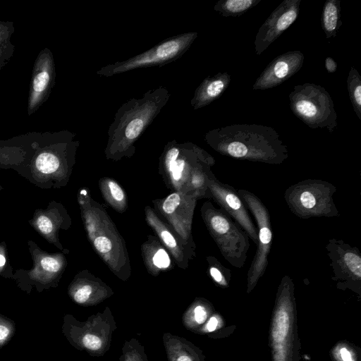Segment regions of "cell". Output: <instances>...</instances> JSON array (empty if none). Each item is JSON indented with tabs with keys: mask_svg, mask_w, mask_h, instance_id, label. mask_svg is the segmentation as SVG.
Returning a JSON list of instances; mask_svg holds the SVG:
<instances>
[{
	"mask_svg": "<svg viewBox=\"0 0 361 361\" xmlns=\"http://www.w3.org/2000/svg\"><path fill=\"white\" fill-rule=\"evenodd\" d=\"M206 142L216 152L239 160L281 164L288 158L287 146L276 130L259 124H233L208 131Z\"/></svg>",
	"mask_w": 361,
	"mask_h": 361,
	"instance_id": "1",
	"label": "cell"
},
{
	"mask_svg": "<svg viewBox=\"0 0 361 361\" xmlns=\"http://www.w3.org/2000/svg\"><path fill=\"white\" fill-rule=\"evenodd\" d=\"M170 96L166 87L159 86L147 90L140 98H132L123 103L108 130L106 158L118 161L131 157L135 152V143L161 112Z\"/></svg>",
	"mask_w": 361,
	"mask_h": 361,
	"instance_id": "2",
	"label": "cell"
},
{
	"mask_svg": "<svg viewBox=\"0 0 361 361\" xmlns=\"http://www.w3.org/2000/svg\"><path fill=\"white\" fill-rule=\"evenodd\" d=\"M215 159L202 148L190 142L171 140L159 157V171L166 185L176 192L209 199L207 173Z\"/></svg>",
	"mask_w": 361,
	"mask_h": 361,
	"instance_id": "3",
	"label": "cell"
},
{
	"mask_svg": "<svg viewBox=\"0 0 361 361\" xmlns=\"http://www.w3.org/2000/svg\"><path fill=\"white\" fill-rule=\"evenodd\" d=\"M78 200L85 229L94 250L114 275L127 281L131 275L129 255L115 224L86 188H81Z\"/></svg>",
	"mask_w": 361,
	"mask_h": 361,
	"instance_id": "4",
	"label": "cell"
},
{
	"mask_svg": "<svg viewBox=\"0 0 361 361\" xmlns=\"http://www.w3.org/2000/svg\"><path fill=\"white\" fill-rule=\"evenodd\" d=\"M200 212L224 258L235 268H242L250 245L246 232L226 212L215 207L210 201L203 203Z\"/></svg>",
	"mask_w": 361,
	"mask_h": 361,
	"instance_id": "5",
	"label": "cell"
},
{
	"mask_svg": "<svg viewBox=\"0 0 361 361\" xmlns=\"http://www.w3.org/2000/svg\"><path fill=\"white\" fill-rule=\"evenodd\" d=\"M295 301L294 283L288 275L281 279L273 310L269 331L272 361H293Z\"/></svg>",
	"mask_w": 361,
	"mask_h": 361,
	"instance_id": "6",
	"label": "cell"
},
{
	"mask_svg": "<svg viewBox=\"0 0 361 361\" xmlns=\"http://www.w3.org/2000/svg\"><path fill=\"white\" fill-rule=\"evenodd\" d=\"M336 187L320 179H306L289 186L284 199L290 212L297 217H339L334 200Z\"/></svg>",
	"mask_w": 361,
	"mask_h": 361,
	"instance_id": "7",
	"label": "cell"
},
{
	"mask_svg": "<svg viewBox=\"0 0 361 361\" xmlns=\"http://www.w3.org/2000/svg\"><path fill=\"white\" fill-rule=\"evenodd\" d=\"M116 328L109 307L102 312L91 315L85 322L66 315L63 325L64 334L71 344L94 357L103 356L110 349L112 334Z\"/></svg>",
	"mask_w": 361,
	"mask_h": 361,
	"instance_id": "8",
	"label": "cell"
},
{
	"mask_svg": "<svg viewBox=\"0 0 361 361\" xmlns=\"http://www.w3.org/2000/svg\"><path fill=\"white\" fill-rule=\"evenodd\" d=\"M293 114L309 128H326L332 133L337 126L334 102L322 86L306 82L294 86L288 95Z\"/></svg>",
	"mask_w": 361,
	"mask_h": 361,
	"instance_id": "9",
	"label": "cell"
},
{
	"mask_svg": "<svg viewBox=\"0 0 361 361\" xmlns=\"http://www.w3.org/2000/svg\"><path fill=\"white\" fill-rule=\"evenodd\" d=\"M197 37V32H190L169 37L138 55L101 68L97 74L110 77L137 68L165 65L180 58Z\"/></svg>",
	"mask_w": 361,
	"mask_h": 361,
	"instance_id": "10",
	"label": "cell"
},
{
	"mask_svg": "<svg viewBox=\"0 0 361 361\" xmlns=\"http://www.w3.org/2000/svg\"><path fill=\"white\" fill-rule=\"evenodd\" d=\"M237 192L253 215L257 230V250L247 276V293H250L265 274L269 263L273 237L271 216L267 207L255 194L245 189H238Z\"/></svg>",
	"mask_w": 361,
	"mask_h": 361,
	"instance_id": "11",
	"label": "cell"
},
{
	"mask_svg": "<svg viewBox=\"0 0 361 361\" xmlns=\"http://www.w3.org/2000/svg\"><path fill=\"white\" fill-rule=\"evenodd\" d=\"M330 259L332 279L341 288H350L357 293L361 286V255L356 246L343 240L331 238L325 246Z\"/></svg>",
	"mask_w": 361,
	"mask_h": 361,
	"instance_id": "12",
	"label": "cell"
},
{
	"mask_svg": "<svg viewBox=\"0 0 361 361\" xmlns=\"http://www.w3.org/2000/svg\"><path fill=\"white\" fill-rule=\"evenodd\" d=\"M209 200H214L246 232L255 245L257 244V230L249 214V210L233 186L219 181L210 171L207 176Z\"/></svg>",
	"mask_w": 361,
	"mask_h": 361,
	"instance_id": "13",
	"label": "cell"
},
{
	"mask_svg": "<svg viewBox=\"0 0 361 361\" xmlns=\"http://www.w3.org/2000/svg\"><path fill=\"white\" fill-rule=\"evenodd\" d=\"M197 197L180 192H173L167 197L153 200L155 210L161 214L183 239L195 243L192 223Z\"/></svg>",
	"mask_w": 361,
	"mask_h": 361,
	"instance_id": "14",
	"label": "cell"
},
{
	"mask_svg": "<svg viewBox=\"0 0 361 361\" xmlns=\"http://www.w3.org/2000/svg\"><path fill=\"white\" fill-rule=\"evenodd\" d=\"M301 0H283L259 27L254 42L257 55H260L297 19Z\"/></svg>",
	"mask_w": 361,
	"mask_h": 361,
	"instance_id": "15",
	"label": "cell"
},
{
	"mask_svg": "<svg viewBox=\"0 0 361 361\" xmlns=\"http://www.w3.org/2000/svg\"><path fill=\"white\" fill-rule=\"evenodd\" d=\"M145 219L148 225L157 235L161 244L169 251L178 266L187 269L189 262L195 257V243L183 239L171 226L161 219L152 208H145Z\"/></svg>",
	"mask_w": 361,
	"mask_h": 361,
	"instance_id": "16",
	"label": "cell"
},
{
	"mask_svg": "<svg viewBox=\"0 0 361 361\" xmlns=\"http://www.w3.org/2000/svg\"><path fill=\"white\" fill-rule=\"evenodd\" d=\"M305 56L299 50L289 51L274 58L253 84V90H265L276 87L298 72Z\"/></svg>",
	"mask_w": 361,
	"mask_h": 361,
	"instance_id": "17",
	"label": "cell"
},
{
	"mask_svg": "<svg viewBox=\"0 0 361 361\" xmlns=\"http://www.w3.org/2000/svg\"><path fill=\"white\" fill-rule=\"evenodd\" d=\"M55 68L52 54L48 49L38 56L33 68L28 113L31 114L47 99L54 84Z\"/></svg>",
	"mask_w": 361,
	"mask_h": 361,
	"instance_id": "18",
	"label": "cell"
},
{
	"mask_svg": "<svg viewBox=\"0 0 361 361\" xmlns=\"http://www.w3.org/2000/svg\"><path fill=\"white\" fill-rule=\"evenodd\" d=\"M68 294L78 305L88 307L97 305L114 295L111 287L88 271L75 276L70 284Z\"/></svg>",
	"mask_w": 361,
	"mask_h": 361,
	"instance_id": "19",
	"label": "cell"
},
{
	"mask_svg": "<svg viewBox=\"0 0 361 361\" xmlns=\"http://www.w3.org/2000/svg\"><path fill=\"white\" fill-rule=\"evenodd\" d=\"M78 145L61 153L45 151L39 153L35 160V168L43 175H67L75 162V154Z\"/></svg>",
	"mask_w": 361,
	"mask_h": 361,
	"instance_id": "20",
	"label": "cell"
},
{
	"mask_svg": "<svg viewBox=\"0 0 361 361\" xmlns=\"http://www.w3.org/2000/svg\"><path fill=\"white\" fill-rule=\"evenodd\" d=\"M231 80L227 72L218 73L207 77L196 88L190 104L193 109L204 107L219 98Z\"/></svg>",
	"mask_w": 361,
	"mask_h": 361,
	"instance_id": "21",
	"label": "cell"
},
{
	"mask_svg": "<svg viewBox=\"0 0 361 361\" xmlns=\"http://www.w3.org/2000/svg\"><path fill=\"white\" fill-rule=\"evenodd\" d=\"M162 340L168 361H206L202 350L183 337L166 332Z\"/></svg>",
	"mask_w": 361,
	"mask_h": 361,
	"instance_id": "22",
	"label": "cell"
},
{
	"mask_svg": "<svg viewBox=\"0 0 361 361\" xmlns=\"http://www.w3.org/2000/svg\"><path fill=\"white\" fill-rule=\"evenodd\" d=\"M142 255L148 272L153 276L171 268L169 254L157 237H148L142 245Z\"/></svg>",
	"mask_w": 361,
	"mask_h": 361,
	"instance_id": "23",
	"label": "cell"
},
{
	"mask_svg": "<svg viewBox=\"0 0 361 361\" xmlns=\"http://www.w3.org/2000/svg\"><path fill=\"white\" fill-rule=\"evenodd\" d=\"M214 312L212 304L203 298H196L182 316L185 328L192 333L202 327Z\"/></svg>",
	"mask_w": 361,
	"mask_h": 361,
	"instance_id": "24",
	"label": "cell"
},
{
	"mask_svg": "<svg viewBox=\"0 0 361 361\" xmlns=\"http://www.w3.org/2000/svg\"><path fill=\"white\" fill-rule=\"evenodd\" d=\"M66 260L61 255H39L36 257L32 274L35 278L51 279L61 274Z\"/></svg>",
	"mask_w": 361,
	"mask_h": 361,
	"instance_id": "25",
	"label": "cell"
},
{
	"mask_svg": "<svg viewBox=\"0 0 361 361\" xmlns=\"http://www.w3.org/2000/svg\"><path fill=\"white\" fill-rule=\"evenodd\" d=\"M102 197L106 203L119 213L128 208V197L118 183L114 179L104 177L99 181Z\"/></svg>",
	"mask_w": 361,
	"mask_h": 361,
	"instance_id": "26",
	"label": "cell"
},
{
	"mask_svg": "<svg viewBox=\"0 0 361 361\" xmlns=\"http://www.w3.org/2000/svg\"><path fill=\"white\" fill-rule=\"evenodd\" d=\"M321 24L326 39H329L336 36L338 30L342 25L340 0H326L325 1L322 9Z\"/></svg>",
	"mask_w": 361,
	"mask_h": 361,
	"instance_id": "27",
	"label": "cell"
},
{
	"mask_svg": "<svg viewBox=\"0 0 361 361\" xmlns=\"http://www.w3.org/2000/svg\"><path fill=\"white\" fill-rule=\"evenodd\" d=\"M62 218L51 212H41L33 219L35 228L47 239L55 243L57 231L62 224Z\"/></svg>",
	"mask_w": 361,
	"mask_h": 361,
	"instance_id": "28",
	"label": "cell"
},
{
	"mask_svg": "<svg viewBox=\"0 0 361 361\" xmlns=\"http://www.w3.org/2000/svg\"><path fill=\"white\" fill-rule=\"evenodd\" d=\"M261 0H219L214 6L215 11L223 17H238L257 6Z\"/></svg>",
	"mask_w": 361,
	"mask_h": 361,
	"instance_id": "29",
	"label": "cell"
},
{
	"mask_svg": "<svg viewBox=\"0 0 361 361\" xmlns=\"http://www.w3.org/2000/svg\"><path fill=\"white\" fill-rule=\"evenodd\" d=\"M347 87L353 110L361 120V77L354 67H351L348 73Z\"/></svg>",
	"mask_w": 361,
	"mask_h": 361,
	"instance_id": "30",
	"label": "cell"
},
{
	"mask_svg": "<svg viewBox=\"0 0 361 361\" xmlns=\"http://www.w3.org/2000/svg\"><path fill=\"white\" fill-rule=\"evenodd\" d=\"M208 262L207 272L214 283L221 287L227 288L231 279V271L224 267L215 257H207Z\"/></svg>",
	"mask_w": 361,
	"mask_h": 361,
	"instance_id": "31",
	"label": "cell"
},
{
	"mask_svg": "<svg viewBox=\"0 0 361 361\" xmlns=\"http://www.w3.org/2000/svg\"><path fill=\"white\" fill-rule=\"evenodd\" d=\"M118 361H149L145 347L135 338L126 341Z\"/></svg>",
	"mask_w": 361,
	"mask_h": 361,
	"instance_id": "32",
	"label": "cell"
},
{
	"mask_svg": "<svg viewBox=\"0 0 361 361\" xmlns=\"http://www.w3.org/2000/svg\"><path fill=\"white\" fill-rule=\"evenodd\" d=\"M333 357L336 361H357L355 350L345 343H338L332 350Z\"/></svg>",
	"mask_w": 361,
	"mask_h": 361,
	"instance_id": "33",
	"label": "cell"
},
{
	"mask_svg": "<svg viewBox=\"0 0 361 361\" xmlns=\"http://www.w3.org/2000/svg\"><path fill=\"white\" fill-rule=\"evenodd\" d=\"M224 325V320L220 314L214 312L205 324L195 334L209 335L220 329Z\"/></svg>",
	"mask_w": 361,
	"mask_h": 361,
	"instance_id": "34",
	"label": "cell"
},
{
	"mask_svg": "<svg viewBox=\"0 0 361 361\" xmlns=\"http://www.w3.org/2000/svg\"><path fill=\"white\" fill-rule=\"evenodd\" d=\"M325 68L329 73H334L336 71L337 64L333 58L328 56L325 59Z\"/></svg>",
	"mask_w": 361,
	"mask_h": 361,
	"instance_id": "35",
	"label": "cell"
},
{
	"mask_svg": "<svg viewBox=\"0 0 361 361\" xmlns=\"http://www.w3.org/2000/svg\"><path fill=\"white\" fill-rule=\"evenodd\" d=\"M11 334L10 329L4 325L0 324V343L4 342Z\"/></svg>",
	"mask_w": 361,
	"mask_h": 361,
	"instance_id": "36",
	"label": "cell"
},
{
	"mask_svg": "<svg viewBox=\"0 0 361 361\" xmlns=\"http://www.w3.org/2000/svg\"><path fill=\"white\" fill-rule=\"evenodd\" d=\"M6 259L5 255H4V252L0 250V269H1L2 268L4 267V266L6 264Z\"/></svg>",
	"mask_w": 361,
	"mask_h": 361,
	"instance_id": "37",
	"label": "cell"
}]
</instances>
